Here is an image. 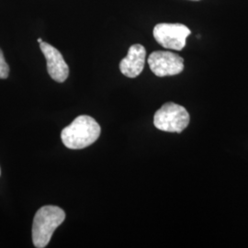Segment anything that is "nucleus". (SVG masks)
<instances>
[{
  "label": "nucleus",
  "mask_w": 248,
  "mask_h": 248,
  "mask_svg": "<svg viewBox=\"0 0 248 248\" xmlns=\"http://www.w3.org/2000/svg\"><path fill=\"white\" fill-rule=\"evenodd\" d=\"M100 126L92 117L78 116L61 133L62 142L69 149H83L96 142L100 135Z\"/></svg>",
  "instance_id": "1"
},
{
  "label": "nucleus",
  "mask_w": 248,
  "mask_h": 248,
  "mask_svg": "<svg viewBox=\"0 0 248 248\" xmlns=\"http://www.w3.org/2000/svg\"><path fill=\"white\" fill-rule=\"evenodd\" d=\"M65 219V213L57 206L47 205L35 213L32 224V242L37 248H45L49 244L54 231Z\"/></svg>",
  "instance_id": "2"
},
{
  "label": "nucleus",
  "mask_w": 248,
  "mask_h": 248,
  "mask_svg": "<svg viewBox=\"0 0 248 248\" xmlns=\"http://www.w3.org/2000/svg\"><path fill=\"white\" fill-rule=\"evenodd\" d=\"M190 117L184 107L168 102L160 108L154 116L155 128L168 133H181L189 124Z\"/></svg>",
  "instance_id": "3"
},
{
  "label": "nucleus",
  "mask_w": 248,
  "mask_h": 248,
  "mask_svg": "<svg viewBox=\"0 0 248 248\" xmlns=\"http://www.w3.org/2000/svg\"><path fill=\"white\" fill-rule=\"evenodd\" d=\"M190 33V30L180 23H160L154 28L155 41L164 48L176 51H181L186 46Z\"/></svg>",
  "instance_id": "4"
},
{
  "label": "nucleus",
  "mask_w": 248,
  "mask_h": 248,
  "mask_svg": "<svg viewBox=\"0 0 248 248\" xmlns=\"http://www.w3.org/2000/svg\"><path fill=\"white\" fill-rule=\"evenodd\" d=\"M152 72L160 78L176 76L184 70V59L177 53L156 51L148 57Z\"/></svg>",
  "instance_id": "5"
},
{
  "label": "nucleus",
  "mask_w": 248,
  "mask_h": 248,
  "mask_svg": "<svg viewBox=\"0 0 248 248\" xmlns=\"http://www.w3.org/2000/svg\"><path fill=\"white\" fill-rule=\"evenodd\" d=\"M40 47L46 58L47 70L50 77L56 82H64L69 76V67L64 61L62 53L45 42L40 44Z\"/></svg>",
  "instance_id": "6"
},
{
  "label": "nucleus",
  "mask_w": 248,
  "mask_h": 248,
  "mask_svg": "<svg viewBox=\"0 0 248 248\" xmlns=\"http://www.w3.org/2000/svg\"><path fill=\"white\" fill-rule=\"evenodd\" d=\"M145 58L146 50L142 45H132L127 56L120 63V70L127 78H137L143 70Z\"/></svg>",
  "instance_id": "7"
},
{
  "label": "nucleus",
  "mask_w": 248,
  "mask_h": 248,
  "mask_svg": "<svg viewBox=\"0 0 248 248\" xmlns=\"http://www.w3.org/2000/svg\"><path fill=\"white\" fill-rule=\"evenodd\" d=\"M9 74V64L6 62L2 50L0 49V79L8 78Z\"/></svg>",
  "instance_id": "8"
},
{
  "label": "nucleus",
  "mask_w": 248,
  "mask_h": 248,
  "mask_svg": "<svg viewBox=\"0 0 248 248\" xmlns=\"http://www.w3.org/2000/svg\"><path fill=\"white\" fill-rule=\"evenodd\" d=\"M37 41H38V43H39V44H41V43H43V39H42V38H39V39H38V40H37Z\"/></svg>",
  "instance_id": "9"
},
{
  "label": "nucleus",
  "mask_w": 248,
  "mask_h": 248,
  "mask_svg": "<svg viewBox=\"0 0 248 248\" xmlns=\"http://www.w3.org/2000/svg\"><path fill=\"white\" fill-rule=\"evenodd\" d=\"M191 1H200V0H191Z\"/></svg>",
  "instance_id": "10"
}]
</instances>
